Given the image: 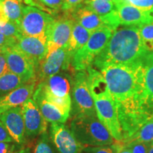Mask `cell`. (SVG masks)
<instances>
[{
    "label": "cell",
    "mask_w": 153,
    "mask_h": 153,
    "mask_svg": "<svg viewBox=\"0 0 153 153\" xmlns=\"http://www.w3.org/2000/svg\"><path fill=\"white\" fill-rule=\"evenodd\" d=\"M143 59L129 65H108L99 70L116 104L123 140L151 118L145 106Z\"/></svg>",
    "instance_id": "obj_1"
},
{
    "label": "cell",
    "mask_w": 153,
    "mask_h": 153,
    "mask_svg": "<svg viewBox=\"0 0 153 153\" xmlns=\"http://www.w3.org/2000/svg\"><path fill=\"white\" fill-rule=\"evenodd\" d=\"M150 52L138 27L123 26L115 30L92 65L98 70L108 65H129L141 60Z\"/></svg>",
    "instance_id": "obj_2"
},
{
    "label": "cell",
    "mask_w": 153,
    "mask_h": 153,
    "mask_svg": "<svg viewBox=\"0 0 153 153\" xmlns=\"http://www.w3.org/2000/svg\"><path fill=\"white\" fill-rule=\"evenodd\" d=\"M70 130L77 140L85 147L104 146L115 142L97 116H74L70 123Z\"/></svg>",
    "instance_id": "obj_3"
},
{
    "label": "cell",
    "mask_w": 153,
    "mask_h": 153,
    "mask_svg": "<svg viewBox=\"0 0 153 153\" xmlns=\"http://www.w3.org/2000/svg\"><path fill=\"white\" fill-rule=\"evenodd\" d=\"M114 31L115 30L108 26L94 31L87 43L72 57V68L74 71L86 70L92 65L95 58L106 47Z\"/></svg>",
    "instance_id": "obj_4"
},
{
    "label": "cell",
    "mask_w": 153,
    "mask_h": 153,
    "mask_svg": "<svg viewBox=\"0 0 153 153\" xmlns=\"http://www.w3.org/2000/svg\"><path fill=\"white\" fill-rule=\"evenodd\" d=\"M72 109L74 116H97L94 102L88 83L86 70L75 71L72 86ZM72 111V110H71Z\"/></svg>",
    "instance_id": "obj_5"
},
{
    "label": "cell",
    "mask_w": 153,
    "mask_h": 153,
    "mask_svg": "<svg viewBox=\"0 0 153 153\" xmlns=\"http://www.w3.org/2000/svg\"><path fill=\"white\" fill-rule=\"evenodd\" d=\"M53 15L32 6L23 8L19 27L23 35L46 39V33L51 24L55 21Z\"/></svg>",
    "instance_id": "obj_6"
},
{
    "label": "cell",
    "mask_w": 153,
    "mask_h": 153,
    "mask_svg": "<svg viewBox=\"0 0 153 153\" xmlns=\"http://www.w3.org/2000/svg\"><path fill=\"white\" fill-rule=\"evenodd\" d=\"M96 113L99 120L109 132L115 141L123 140L116 104L110 92L94 96Z\"/></svg>",
    "instance_id": "obj_7"
},
{
    "label": "cell",
    "mask_w": 153,
    "mask_h": 153,
    "mask_svg": "<svg viewBox=\"0 0 153 153\" xmlns=\"http://www.w3.org/2000/svg\"><path fill=\"white\" fill-rule=\"evenodd\" d=\"M72 57L73 55L69 52L67 47L48 53L38 68L37 81L42 82L53 74L68 70L72 68Z\"/></svg>",
    "instance_id": "obj_8"
},
{
    "label": "cell",
    "mask_w": 153,
    "mask_h": 153,
    "mask_svg": "<svg viewBox=\"0 0 153 153\" xmlns=\"http://www.w3.org/2000/svg\"><path fill=\"white\" fill-rule=\"evenodd\" d=\"M9 71L17 74L26 82L37 81L34 63L22 51L14 46L3 49Z\"/></svg>",
    "instance_id": "obj_9"
},
{
    "label": "cell",
    "mask_w": 153,
    "mask_h": 153,
    "mask_svg": "<svg viewBox=\"0 0 153 153\" xmlns=\"http://www.w3.org/2000/svg\"><path fill=\"white\" fill-rule=\"evenodd\" d=\"M50 135L59 153H82L85 148L64 123H51Z\"/></svg>",
    "instance_id": "obj_10"
},
{
    "label": "cell",
    "mask_w": 153,
    "mask_h": 153,
    "mask_svg": "<svg viewBox=\"0 0 153 153\" xmlns=\"http://www.w3.org/2000/svg\"><path fill=\"white\" fill-rule=\"evenodd\" d=\"M74 21L68 15L55 19L46 33L48 53L68 46L71 36Z\"/></svg>",
    "instance_id": "obj_11"
},
{
    "label": "cell",
    "mask_w": 153,
    "mask_h": 153,
    "mask_svg": "<svg viewBox=\"0 0 153 153\" xmlns=\"http://www.w3.org/2000/svg\"><path fill=\"white\" fill-rule=\"evenodd\" d=\"M26 136H36L47 131L48 123L37 104L33 99H28L22 105Z\"/></svg>",
    "instance_id": "obj_12"
},
{
    "label": "cell",
    "mask_w": 153,
    "mask_h": 153,
    "mask_svg": "<svg viewBox=\"0 0 153 153\" xmlns=\"http://www.w3.org/2000/svg\"><path fill=\"white\" fill-rule=\"evenodd\" d=\"M114 4L122 26H139L153 22V11L142 10L121 0H116Z\"/></svg>",
    "instance_id": "obj_13"
},
{
    "label": "cell",
    "mask_w": 153,
    "mask_h": 153,
    "mask_svg": "<svg viewBox=\"0 0 153 153\" xmlns=\"http://www.w3.org/2000/svg\"><path fill=\"white\" fill-rule=\"evenodd\" d=\"M14 47L22 51L30 60H32L35 65L37 73L40 63L48 53L47 40L33 36H23L17 41Z\"/></svg>",
    "instance_id": "obj_14"
},
{
    "label": "cell",
    "mask_w": 153,
    "mask_h": 153,
    "mask_svg": "<svg viewBox=\"0 0 153 153\" xmlns=\"http://www.w3.org/2000/svg\"><path fill=\"white\" fill-rule=\"evenodd\" d=\"M0 121L5 126L14 142L22 144L25 142V125L22 106L11 108L0 116Z\"/></svg>",
    "instance_id": "obj_15"
},
{
    "label": "cell",
    "mask_w": 153,
    "mask_h": 153,
    "mask_svg": "<svg viewBox=\"0 0 153 153\" xmlns=\"http://www.w3.org/2000/svg\"><path fill=\"white\" fill-rule=\"evenodd\" d=\"M37 81L25 84L18 89L0 97V116L14 107L22 106L32 97L36 87Z\"/></svg>",
    "instance_id": "obj_16"
},
{
    "label": "cell",
    "mask_w": 153,
    "mask_h": 153,
    "mask_svg": "<svg viewBox=\"0 0 153 153\" xmlns=\"http://www.w3.org/2000/svg\"><path fill=\"white\" fill-rule=\"evenodd\" d=\"M83 4L98 14L106 26L115 30L119 27V17L114 3L107 0H85Z\"/></svg>",
    "instance_id": "obj_17"
},
{
    "label": "cell",
    "mask_w": 153,
    "mask_h": 153,
    "mask_svg": "<svg viewBox=\"0 0 153 153\" xmlns=\"http://www.w3.org/2000/svg\"><path fill=\"white\" fill-rule=\"evenodd\" d=\"M43 87L56 97H70L73 86V77L62 71L40 82Z\"/></svg>",
    "instance_id": "obj_18"
},
{
    "label": "cell",
    "mask_w": 153,
    "mask_h": 153,
    "mask_svg": "<svg viewBox=\"0 0 153 153\" xmlns=\"http://www.w3.org/2000/svg\"><path fill=\"white\" fill-rule=\"evenodd\" d=\"M74 22L93 33L96 30L106 26L101 17L88 7L82 4L73 10L66 13Z\"/></svg>",
    "instance_id": "obj_19"
},
{
    "label": "cell",
    "mask_w": 153,
    "mask_h": 153,
    "mask_svg": "<svg viewBox=\"0 0 153 153\" xmlns=\"http://www.w3.org/2000/svg\"><path fill=\"white\" fill-rule=\"evenodd\" d=\"M32 97L39 107L43 117L48 122L65 123L68 119L69 117L66 116L59 108L44 98L41 89L38 87H36Z\"/></svg>",
    "instance_id": "obj_20"
},
{
    "label": "cell",
    "mask_w": 153,
    "mask_h": 153,
    "mask_svg": "<svg viewBox=\"0 0 153 153\" xmlns=\"http://www.w3.org/2000/svg\"><path fill=\"white\" fill-rule=\"evenodd\" d=\"M144 66V94L146 109L150 118L153 117V51L143 59Z\"/></svg>",
    "instance_id": "obj_21"
},
{
    "label": "cell",
    "mask_w": 153,
    "mask_h": 153,
    "mask_svg": "<svg viewBox=\"0 0 153 153\" xmlns=\"http://www.w3.org/2000/svg\"><path fill=\"white\" fill-rule=\"evenodd\" d=\"M91 33L81 25L74 22L71 36L67 46L69 52L74 55L78 50L87 43Z\"/></svg>",
    "instance_id": "obj_22"
},
{
    "label": "cell",
    "mask_w": 153,
    "mask_h": 153,
    "mask_svg": "<svg viewBox=\"0 0 153 153\" xmlns=\"http://www.w3.org/2000/svg\"><path fill=\"white\" fill-rule=\"evenodd\" d=\"M36 87L41 89L44 98L50 103L55 105L57 108H59L66 116H70V112L72 110V99L71 96L67 97H56L53 94L47 91L41 82L36 85Z\"/></svg>",
    "instance_id": "obj_23"
},
{
    "label": "cell",
    "mask_w": 153,
    "mask_h": 153,
    "mask_svg": "<svg viewBox=\"0 0 153 153\" xmlns=\"http://www.w3.org/2000/svg\"><path fill=\"white\" fill-rule=\"evenodd\" d=\"M23 1L24 0H0L8 20L19 26L23 14Z\"/></svg>",
    "instance_id": "obj_24"
},
{
    "label": "cell",
    "mask_w": 153,
    "mask_h": 153,
    "mask_svg": "<svg viewBox=\"0 0 153 153\" xmlns=\"http://www.w3.org/2000/svg\"><path fill=\"white\" fill-rule=\"evenodd\" d=\"M28 83L17 74L8 70L0 77V97Z\"/></svg>",
    "instance_id": "obj_25"
},
{
    "label": "cell",
    "mask_w": 153,
    "mask_h": 153,
    "mask_svg": "<svg viewBox=\"0 0 153 153\" xmlns=\"http://www.w3.org/2000/svg\"><path fill=\"white\" fill-rule=\"evenodd\" d=\"M153 141V117L143 124L142 127L129 138L120 141L124 145L134 142H147Z\"/></svg>",
    "instance_id": "obj_26"
},
{
    "label": "cell",
    "mask_w": 153,
    "mask_h": 153,
    "mask_svg": "<svg viewBox=\"0 0 153 153\" xmlns=\"http://www.w3.org/2000/svg\"><path fill=\"white\" fill-rule=\"evenodd\" d=\"M63 1L64 0H24L26 5L37 7L53 16L61 10Z\"/></svg>",
    "instance_id": "obj_27"
},
{
    "label": "cell",
    "mask_w": 153,
    "mask_h": 153,
    "mask_svg": "<svg viewBox=\"0 0 153 153\" xmlns=\"http://www.w3.org/2000/svg\"><path fill=\"white\" fill-rule=\"evenodd\" d=\"M0 33L7 37L14 38L17 40L20 39L24 36L19 25L10 21L0 22Z\"/></svg>",
    "instance_id": "obj_28"
},
{
    "label": "cell",
    "mask_w": 153,
    "mask_h": 153,
    "mask_svg": "<svg viewBox=\"0 0 153 153\" xmlns=\"http://www.w3.org/2000/svg\"><path fill=\"white\" fill-rule=\"evenodd\" d=\"M33 153H54L47 131L40 135Z\"/></svg>",
    "instance_id": "obj_29"
},
{
    "label": "cell",
    "mask_w": 153,
    "mask_h": 153,
    "mask_svg": "<svg viewBox=\"0 0 153 153\" xmlns=\"http://www.w3.org/2000/svg\"><path fill=\"white\" fill-rule=\"evenodd\" d=\"M137 27L141 38L150 51V47L153 45V22L140 25Z\"/></svg>",
    "instance_id": "obj_30"
},
{
    "label": "cell",
    "mask_w": 153,
    "mask_h": 153,
    "mask_svg": "<svg viewBox=\"0 0 153 153\" xmlns=\"http://www.w3.org/2000/svg\"><path fill=\"white\" fill-rule=\"evenodd\" d=\"M84 153H116L114 144L104 146H88L84 148Z\"/></svg>",
    "instance_id": "obj_31"
},
{
    "label": "cell",
    "mask_w": 153,
    "mask_h": 153,
    "mask_svg": "<svg viewBox=\"0 0 153 153\" xmlns=\"http://www.w3.org/2000/svg\"><path fill=\"white\" fill-rule=\"evenodd\" d=\"M133 7L145 11H153V0H121Z\"/></svg>",
    "instance_id": "obj_32"
},
{
    "label": "cell",
    "mask_w": 153,
    "mask_h": 153,
    "mask_svg": "<svg viewBox=\"0 0 153 153\" xmlns=\"http://www.w3.org/2000/svg\"><path fill=\"white\" fill-rule=\"evenodd\" d=\"M150 143L134 142L125 145L132 153H148Z\"/></svg>",
    "instance_id": "obj_33"
},
{
    "label": "cell",
    "mask_w": 153,
    "mask_h": 153,
    "mask_svg": "<svg viewBox=\"0 0 153 153\" xmlns=\"http://www.w3.org/2000/svg\"><path fill=\"white\" fill-rule=\"evenodd\" d=\"M85 0H64L61 10L68 13L84 3Z\"/></svg>",
    "instance_id": "obj_34"
},
{
    "label": "cell",
    "mask_w": 153,
    "mask_h": 153,
    "mask_svg": "<svg viewBox=\"0 0 153 153\" xmlns=\"http://www.w3.org/2000/svg\"><path fill=\"white\" fill-rule=\"evenodd\" d=\"M17 41L18 40L16 38L7 37L4 34L0 33V48L1 50L15 46Z\"/></svg>",
    "instance_id": "obj_35"
},
{
    "label": "cell",
    "mask_w": 153,
    "mask_h": 153,
    "mask_svg": "<svg viewBox=\"0 0 153 153\" xmlns=\"http://www.w3.org/2000/svg\"><path fill=\"white\" fill-rule=\"evenodd\" d=\"M1 142L13 143L14 140H13L11 135H9V132L7 131L5 126L0 121V143Z\"/></svg>",
    "instance_id": "obj_36"
},
{
    "label": "cell",
    "mask_w": 153,
    "mask_h": 153,
    "mask_svg": "<svg viewBox=\"0 0 153 153\" xmlns=\"http://www.w3.org/2000/svg\"><path fill=\"white\" fill-rule=\"evenodd\" d=\"M9 70L7 59L3 52L0 53V77Z\"/></svg>",
    "instance_id": "obj_37"
},
{
    "label": "cell",
    "mask_w": 153,
    "mask_h": 153,
    "mask_svg": "<svg viewBox=\"0 0 153 153\" xmlns=\"http://www.w3.org/2000/svg\"><path fill=\"white\" fill-rule=\"evenodd\" d=\"M15 146L11 143H0V153H12Z\"/></svg>",
    "instance_id": "obj_38"
},
{
    "label": "cell",
    "mask_w": 153,
    "mask_h": 153,
    "mask_svg": "<svg viewBox=\"0 0 153 153\" xmlns=\"http://www.w3.org/2000/svg\"><path fill=\"white\" fill-rule=\"evenodd\" d=\"M113 144H114L115 149H116V153H132L127 147L122 144L121 142L115 141Z\"/></svg>",
    "instance_id": "obj_39"
},
{
    "label": "cell",
    "mask_w": 153,
    "mask_h": 153,
    "mask_svg": "<svg viewBox=\"0 0 153 153\" xmlns=\"http://www.w3.org/2000/svg\"><path fill=\"white\" fill-rule=\"evenodd\" d=\"M7 21H9L4 11L2 6L0 4V22H7Z\"/></svg>",
    "instance_id": "obj_40"
},
{
    "label": "cell",
    "mask_w": 153,
    "mask_h": 153,
    "mask_svg": "<svg viewBox=\"0 0 153 153\" xmlns=\"http://www.w3.org/2000/svg\"><path fill=\"white\" fill-rule=\"evenodd\" d=\"M15 153H30V150L29 148H25L21 149L20 150H19L18 152Z\"/></svg>",
    "instance_id": "obj_41"
},
{
    "label": "cell",
    "mask_w": 153,
    "mask_h": 153,
    "mask_svg": "<svg viewBox=\"0 0 153 153\" xmlns=\"http://www.w3.org/2000/svg\"><path fill=\"white\" fill-rule=\"evenodd\" d=\"M148 153H153V141L150 143V148H149V150H148Z\"/></svg>",
    "instance_id": "obj_42"
},
{
    "label": "cell",
    "mask_w": 153,
    "mask_h": 153,
    "mask_svg": "<svg viewBox=\"0 0 153 153\" xmlns=\"http://www.w3.org/2000/svg\"><path fill=\"white\" fill-rule=\"evenodd\" d=\"M107 1H111V2L114 3V2H115V1H116V0H107Z\"/></svg>",
    "instance_id": "obj_43"
},
{
    "label": "cell",
    "mask_w": 153,
    "mask_h": 153,
    "mask_svg": "<svg viewBox=\"0 0 153 153\" xmlns=\"http://www.w3.org/2000/svg\"><path fill=\"white\" fill-rule=\"evenodd\" d=\"M1 52H2V50L0 48V53H1Z\"/></svg>",
    "instance_id": "obj_44"
},
{
    "label": "cell",
    "mask_w": 153,
    "mask_h": 153,
    "mask_svg": "<svg viewBox=\"0 0 153 153\" xmlns=\"http://www.w3.org/2000/svg\"></svg>",
    "instance_id": "obj_45"
}]
</instances>
